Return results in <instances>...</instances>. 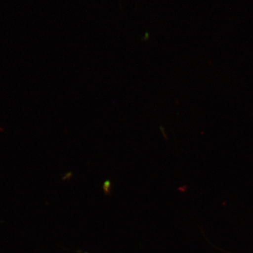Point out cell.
I'll return each instance as SVG.
<instances>
[{
	"label": "cell",
	"instance_id": "6da1fadb",
	"mask_svg": "<svg viewBox=\"0 0 253 253\" xmlns=\"http://www.w3.org/2000/svg\"><path fill=\"white\" fill-rule=\"evenodd\" d=\"M103 191L106 195H110L112 191V182L110 180L107 179L104 181L102 186Z\"/></svg>",
	"mask_w": 253,
	"mask_h": 253
}]
</instances>
